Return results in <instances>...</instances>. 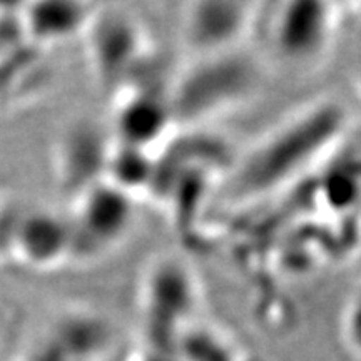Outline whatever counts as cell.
<instances>
[{"label":"cell","mask_w":361,"mask_h":361,"mask_svg":"<svg viewBox=\"0 0 361 361\" xmlns=\"http://www.w3.org/2000/svg\"><path fill=\"white\" fill-rule=\"evenodd\" d=\"M340 126L341 114L331 104H313L295 112L241 157L229 191L247 200L286 186L313 168L336 139Z\"/></svg>","instance_id":"cell-1"},{"label":"cell","mask_w":361,"mask_h":361,"mask_svg":"<svg viewBox=\"0 0 361 361\" xmlns=\"http://www.w3.org/2000/svg\"><path fill=\"white\" fill-rule=\"evenodd\" d=\"M255 59L229 51L196 57L194 66L174 84L171 97L173 119L200 123L243 102L259 84Z\"/></svg>","instance_id":"cell-2"},{"label":"cell","mask_w":361,"mask_h":361,"mask_svg":"<svg viewBox=\"0 0 361 361\" xmlns=\"http://www.w3.org/2000/svg\"><path fill=\"white\" fill-rule=\"evenodd\" d=\"M268 47L276 61L295 69L314 66L328 51L335 13L328 4H279L268 20Z\"/></svg>","instance_id":"cell-3"},{"label":"cell","mask_w":361,"mask_h":361,"mask_svg":"<svg viewBox=\"0 0 361 361\" xmlns=\"http://www.w3.org/2000/svg\"><path fill=\"white\" fill-rule=\"evenodd\" d=\"M255 4L196 2L186 6L180 19L184 44L196 57L236 51L258 17Z\"/></svg>","instance_id":"cell-4"},{"label":"cell","mask_w":361,"mask_h":361,"mask_svg":"<svg viewBox=\"0 0 361 361\" xmlns=\"http://www.w3.org/2000/svg\"><path fill=\"white\" fill-rule=\"evenodd\" d=\"M85 30L89 51L97 78L102 82H117L130 71L142 52V32L129 17L121 13L94 12Z\"/></svg>","instance_id":"cell-5"},{"label":"cell","mask_w":361,"mask_h":361,"mask_svg":"<svg viewBox=\"0 0 361 361\" xmlns=\"http://www.w3.org/2000/svg\"><path fill=\"white\" fill-rule=\"evenodd\" d=\"M130 219V202L116 186H99L80 194L78 219L71 228L72 241L79 236L85 245L111 246L123 238Z\"/></svg>","instance_id":"cell-6"},{"label":"cell","mask_w":361,"mask_h":361,"mask_svg":"<svg viewBox=\"0 0 361 361\" xmlns=\"http://www.w3.org/2000/svg\"><path fill=\"white\" fill-rule=\"evenodd\" d=\"M13 251L29 264L49 266L61 261L72 247L71 228L52 216L34 213L19 224L12 241Z\"/></svg>","instance_id":"cell-7"},{"label":"cell","mask_w":361,"mask_h":361,"mask_svg":"<svg viewBox=\"0 0 361 361\" xmlns=\"http://www.w3.org/2000/svg\"><path fill=\"white\" fill-rule=\"evenodd\" d=\"M56 16H51L47 6H37V11L30 12L29 24L30 32L44 40H52L66 37L75 30H80L85 25L92 13L87 12L84 6H74V4H56Z\"/></svg>","instance_id":"cell-8"}]
</instances>
